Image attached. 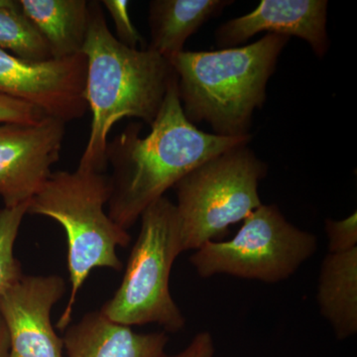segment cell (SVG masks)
<instances>
[{
  "instance_id": "obj_6",
  "label": "cell",
  "mask_w": 357,
  "mask_h": 357,
  "mask_svg": "<svg viewBox=\"0 0 357 357\" xmlns=\"http://www.w3.org/2000/svg\"><path fill=\"white\" fill-rule=\"evenodd\" d=\"M268 166L248 144L204 162L175 185L183 250H195L229 234L262 204L258 187Z\"/></svg>"
},
{
  "instance_id": "obj_11",
  "label": "cell",
  "mask_w": 357,
  "mask_h": 357,
  "mask_svg": "<svg viewBox=\"0 0 357 357\" xmlns=\"http://www.w3.org/2000/svg\"><path fill=\"white\" fill-rule=\"evenodd\" d=\"M326 0H262L255 10L220 26L215 41L220 49L236 48L260 32L305 40L319 59L330 48Z\"/></svg>"
},
{
  "instance_id": "obj_3",
  "label": "cell",
  "mask_w": 357,
  "mask_h": 357,
  "mask_svg": "<svg viewBox=\"0 0 357 357\" xmlns=\"http://www.w3.org/2000/svg\"><path fill=\"white\" fill-rule=\"evenodd\" d=\"M289 37L266 36L236 48L183 51L169 59L185 119L204 122L222 137H248L255 109L266 102L268 81Z\"/></svg>"
},
{
  "instance_id": "obj_7",
  "label": "cell",
  "mask_w": 357,
  "mask_h": 357,
  "mask_svg": "<svg viewBox=\"0 0 357 357\" xmlns=\"http://www.w3.org/2000/svg\"><path fill=\"white\" fill-rule=\"evenodd\" d=\"M317 248L314 234L288 222L276 204H262L231 239L204 243L190 261L202 278L225 274L276 284L295 274Z\"/></svg>"
},
{
  "instance_id": "obj_23",
  "label": "cell",
  "mask_w": 357,
  "mask_h": 357,
  "mask_svg": "<svg viewBox=\"0 0 357 357\" xmlns=\"http://www.w3.org/2000/svg\"><path fill=\"white\" fill-rule=\"evenodd\" d=\"M0 10H21L20 0H0Z\"/></svg>"
},
{
  "instance_id": "obj_13",
  "label": "cell",
  "mask_w": 357,
  "mask_h": 357,
  "mask_svg": "<svg viewBox=\"0 0 357 357\" xmlns=\"http://www.w3.org/2000/svg\"><path fill=\"white\" fill-rule=\"evenodd\" d=\"M317 302L337 340L356 335L357 248L326 255L319 271Z\"/></svg>"
},
{
  "instance_id": "obj_17",
  "label": "cell",
  "mask_w": 357,
  "mask_h": 357,
  "mask_svg": "<svg viewBox=\"0 0 357 357\" xmlns=\"http://www.w3.org/2000/svg\"><path fill=\"white\" fill-rule=\"evenodd\" d=\"M28 206L29 203L0 208V295L23 275L14 255V245L23 218L28 215Z\"/></svg>"
},
{
  "instance_id": "obj_9",
  "label": "cell",
  "mask_w": 357,
  "mask_h": 357,
  "mask_svg": "<svg viewBox=\"0 0 357 357\" xmlns=\"http://www.w3.org/2000/svg\"><path fill=\"white\" fill-rule=\"evenodd\" d=\"M66 124L54 117L38 123H0V198L6 208L30 203L60 160Z\"/></svg>"
},
{
  "instance_id": "obj_1",
  "label": "cell",
  "mask_w": 357,
  "mask_h": 357,
  "mask_svg": "<svg viewBox=\"0 0 357 357\" xmlns=\"http://www.w3.org/2000/svg\"><path fill=\"white\" fill-rule=\"evenodd\" d=\"M150 128L142 137V124L133 122L107 143L105 157L112 168L107 213L126 230L195 168L251 140V136L231 138L204 132L188 121L178 95L177 76Z\"/></svg>"
},
{
  "instance_id": "obj_16",
  "label": "cell",
  "mask_w": 357,
  "mask_h": 357,
  "mask_svg": "<svg viewBox=\"0 0 357 357\" xmlns=\"http://www.w3.org/2000/svg\"><path fill=\"white\" fill-rule=\"evenodd\" d=\"M0 49L33 62L52 59L48 45L22 9L0 10Z\"/></svg>"
},
{
  "instance_id": "obj_15",
  "label": "cell",
  "mask_w": 357,
  "mask_h": 357,
  "mask_svg": "<svg viewBox=\"0 0 357 357\" xmlns=\"http://www.w3.org/2000/svg\"><path fill=\"white\" fill-rule=\"evenodd\" d=\"M21 9L42 35L52 59L83 53L89 25L88 0H20Z\"/></svg>"
},
{
  "instance_id": "obj_20",
  "label": "cell",
  "mask_w": 357,
  "mask_h": 357,
  "mask_svg": "<svg viewBox=\"0 0 357 357\" xmlns=\"http://www.w3.org/2000/svg\"><path fill=\"white\" fill-rule=\"evenodd\" d=\"M47 115L29 103L0 95V123H38Z\"/></svg>"
},
{
  "instance_id": "obj_8",
  "label": "cell",
  "mask_w": 357,
  "mask_h": 357,
  "mask_svg": "<svg viewBox=\"0 0 357 357\" xmlns=\"http://www.w3.org/2000/svg\"><path fill=\"white\" fill-rule=\"evenodd\" d=\"M86 77L83 53L33 62L0 49V95L29 103L65 123L83 119L89 110Z\"/></svg>"
},
{
  "instance_id": "obj_18",
  "label": "cell",
  "mask_w": 357,
  "mask_h": 357,
  "mask_svg": "<svg viewBox=\"0 0 357 357\" xmlns=\"http://www.w3.org/2000/svg\"><path fill=\"white\" fill-rule=\"evenodd\" d=\"M102 6L107 9L114 23L115 38L129 48L138 49V44L142 43V36L133 25L129 14L128 0H102Z\"/></svg>"
},
{
  "instance_id": "obj_12",
  "label": "cell",
  "mask_w": 357,
  "mask_h": 357,
  "mask_svg": "<svg viewBox=\"0 0 357 357\" xmlns=\"http://www.w3.org/2000/svg\"><path fill=\"white\" fill-rule=\"evenodd\" d=\"M62 340L67 357H162L169 342L165 332L135 333L100 311L70 323Z\"/></svg>"
},
{
  "instance_id": "obj_2",
  "label": "cell",
  "mask_w": 357,
  "mask_h": 357,
  "mask_svg": "<svg viewBox=\"0 0 357 357\" xmlns=\"http://www.w3.org/2000/svg\"><path fill=\"white\" fill-rule=\"evenodd\" d=\"M86 100L91 130L79 167L105 173L109 134L123 119L154 121L176 77L167 59L150 49L129 48L110 31L100 1H89Z\"/></svg>"
},
{
  "instance_id": "obj_14",
  "label": "cell",
  "mask_w": 357,
  "mask_h": 357,
  "mask_svg": "<svg viewBox=\"0 0 357 357\" xmlns=\"http://www.w3.org/2000/svg\"><path fill=\"white\" fill-rule=\"evenodd\" d=\"M232 0H153L149 3L150 50L171 59L184 51L201 26L220 15Z\"/></svg>"
},
{
  "instance_id": "obj_5",
  "label": "cell",
  "mask_w": 357,
  "mask_h": 357,
  "mask_svg": "<svg viewBox=\"0 0 357 357\" xmlns=\"http://www.w3.org/2000/svg\"><path fill=\"white\" fill-rule=\"evenodd\" d=\"M140 220L139 236L121 286L100 312L121 325L155 324L166 332H180L185 319L170 291L174 262L184 252L175 204L163 197L147 208Z\"/></svg>"
},
{
  "instance_id": "obj_10",
  "label": "cell",
  "mask_w": 357,
  "mask_h": 357,
  "mask_svg": "<svg viewBox=\"0 0 357 357\" xmlns=\"http://www.w3.org/2000/svg\"><path fill=\"white\" fill-rule=\"evenodd\" d=\"M66 291L59 275H22L0 295V314L10 340L9 357H64L51 321Z\"/></svg>"
},
{
  "instance_id": "obj_4",
  "label": "cell",
  "mask_w": 357,
  "mask_h": 357,
  "mask_svg": "<svg viewBox=\"0 0 357 357\" xmlns=\"http://www.w3.org/2000/svg\"><path fill=\"white\" fill-rule=\"evenodd\" d=\"M109 175L77 166L52 172L30 201L28 215H43L62 225L67 236L70 293L57 328L64 332L72 321L77 296L95 268L121 271L117 248H128L131 236L109 218Z\"/></svg>"
},
{
  "instance_id": "obj_22",
  "label": "cell",
  "mask_w": 357,
  "mask_h": 357,
  "mask_svg": "<svg viewBox=\"0 0 357 357\" xmlns=\"http://www.w3.org/2000/svg\"><path fill=\"white\" fill-rule=\"evenodd\" d=\"M10 351V340H9L8 331L0 314V357H9Z\"/></svg>"
},
{
  "instance_id": "obj_19",
  "label": "cell",
  "mask_w": 357,
  "mask_h": 357,
  "mask_svg": "<svg viewBox=\"0 0 357 357\" xmlns=\"http://www.w3.org/2000/svg\"><path fill=\"white\" fill-rule=\"evenodd\" d=\"M328 253H342L357 248V213L335 220L328 218L325 222Z\"/></svg>"
},
{
  "instance_id": "obj_21",
  "label": "cell",
  "mask_w": 357,
  "mask_h": 357,
  "mask_svg": "<svg viewBox=\"0 0 357 357\" xmlns=\"http://www.w3.org/2000/svg\"><path fill=\"white\" fill-rule=\"evenodd\" d=\"M215 342L208 332H201L195 335L192 342L182 351L162 357H213L215 356Z\"/></svg>"
}]
</instances>
